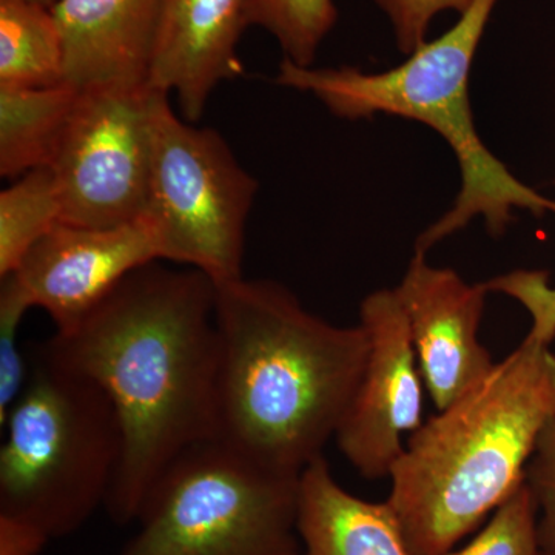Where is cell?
I'll return each instance as SVG.
<instances>
[{"label": "cell", "mask_w": 555, "mask_h": 555, "mask_svg": "<svg viewBox=\"0 0 555 555\" xmlns=\"http://www.w3.org/2000/svg\"><path fill=\"white\" fill-rule=\"evenodd\" d=\"M215 301L217 286L203 272L152 262L39 345L100 386L118 415L122 454L105 503L115 524H133L164 469L217 437Z\"/></svg>", "instance_id": "6da1fadb"}, {"label": "cell", "mask_w": 555, "mask_h": 555, "mask_svg": "<svg viewBox=\"0 0 555 555\" xmlns=\"http://www.w3.org/2000/svg\"><path fill=\"white\" fill-rule=\"evenodd\" d=\"M217 437L248 459L301 476L323 456L366 366V332L309 312L283 284H215Z\"/></svg>", "instance_id": "7a4b0ae2"}, {"label": "cell", "mask_w": 555, "mask_h": 555, "mask_svg": "<svg viewBox=\"0 0 555 555\" xmlns=\"http://www.w3.org/2000/svg\"><path fill=\"white\" fill-rule=\"evenodd\" d=\"M526 337L488 375L408 438L387 505L411 555H444L524 483L555 412V353Z\"/></svg>", "instance_id": "3957f363"}, {"label": "cell", "mask_w": 555, "mask_h": 555, "mask_svg": "<svg viewBox=\"0 0 555 555\" xmlns=\"http://www.w3.org/2000/svg\"><path fill=\"white\" fill-rule=\"evenodd\" d=\"M499 0H474L454 27L423 43L397 67L364 73L356 67H299L284 57L276 83L308 91L338 118H372L378 113L425 124L437 131L459 160L462 188L447 214L415 241L426 255L441 241L483 217L489 235H505L514 210L555 215V199L514 177L476 129L469 100L474 57Z\"/></svg>", "instance_id": "277c9868"}, {"label": "cell", "mask_w": 555, "mask_h": 555, "mask_svg": "<svg viewBox=\"0 0 555 555\" xmlns=\"http://www.w3.org/2000/svg\"><path fill=\"white\" fill-rule=\"evenodd\" d=\"M0 423V555H40L105 507L122 454L118 415L100 386L36 346Z\"/></svg>", "instance_id": "5b68a950"}, {"label": "cell", "mask_w": 555, "mask_h": 555, "mask_svg": "<svg viewBox=\"0 0 555 555\" xmlns=\"http://www.w3.org/2000/svg\"><path fill=\"white\" fill-rule=\"evenodd\" d=\"M299 481L219 438L199 441L150 488L115 555H302Z\"/></svg>", "instance_id": "8992f818"}, {"label": "cell", "mask_w": 555, "mask_h": 555, "mask_svg": "<svg viewBox=\"0 0 555 555\" xmlns=\"http://www.w3.org/2000/svg\"><path fill=\"white\" fill-rule=\"evenodd\" d=\"M258 181L219 131L179 116L170 96L152 102V169L145 218L166 261L215 284L243 278L244 238Z\"/></svg>", "instance_id": "52a82bcc"}, {"label": "cell", "mask_w": 555, "mask_h": 555, "mask_svg": "<svg viewBox=\"0 0 555 555\" xmlns=\"http://www.w3.org/2000/svg\"><path fill=\"white\" fill-rule=\"evenodd\" d=\"M144 86L79 91L50 169L61 222L107 229L145 218L152 169V102Z\"/></svg>", "instance_id": "ba28073f"}, {"label": "cell", "mask_w": 555, "mask_h": 555, "mask_svg": "<svg viewBox=\"0 0 555 555\" xmlns=\"http://www.w3.org/2000/svg\"><path fill=\"white\" fill-rule=\"evenodd\" d=\"M360 326L369 343L366 366L335 440L350 465L375 480L389 477L406 447L403 437L423 425L425 382L393 288L363 299Z\"/></svg>", "instance_id": "9c48e42d"}, {"label": "cell", "mask_w": 555, "mask_h": 555, "mask_svg": "<svg viewBox=\"0 0 555 555\" xmlns=\"http://www.w3.org/2000/svg\"><path fill=\"white\" fill-rule=\"evenodd\" d=\"M159 259L158 233L147 218L107 229L60 222L10 275L20 281L31 308L46 310L56 331H65L130 273Z\"/></svg>", "instance_id": "30bf717a"}, {"label": "cell", "mask_w": 555, "mask_h": 555, "mask_svg": "<svg viewBox=\"0 0 555 555\" xmlns=\"http://www.w3.org/2000/svg\"><path fill=\"white\" fill-rule=\"evenodd\" d=\"M423 382L438 411L480 385L495 367L478 339L485 284H469L455 270L434 268L416 254L396 288Z\"/></svg>", "instance_id": "8fae6325"}, {"label": "cell", "mask_w": 555, "mask_h": 555, "mask_svg": "<svg viewBox=\"0 0 555 555\" xmlns=\"http://www.w3.org/2000/svg\"><path fill=\"white\" fill-rule=\"evenodd\" d=\"M246 28V0H160L149 86L173 94L182 118L198 122L217 87L244 75Z\"/></svg>", "instance_id": "7c38bea8"}, {"label": "cell", "mask_w": 555, "mask_h": 555, "mask_svg": "<svg viewBox=\"0 0 555 555\" xmlns=\"http://www.w3.org/2000/svg\"><path fill=\"white\" fill-rule=\"evenodd\" d=\"M160 0H60L65 83L76 90L149 83Z\"/></svg>", "instance_id": "4fadbf2b"}, {"label": "cell", "mask_w": 555, "mask_h": 555, "mask_svg": "<svg viewBox=\"0 0 555 555\" xmlns=\"http://www.w3.org/2000/svg\"><path fill=\"white\" fill-rule=\"evenodd\" d=\"M298 532L302 555H411L390 506L347 492L324 455L302 470Z\"/></svg>", "instance_id": "5bb4252c"}, {"label": "cell", "mask_w": 555, "mask_h": 555, "mask_svg": "<svg viewBox=\"0 0 555 555\" xmlns=\"http://www.w3.org/2000/svg\"><path fill=\"white\" fill-rule=\"evenodd\" d=\"M78 96L68 83L0 86V177L17 179L53 164Z\"/></svg>", "instance_id": "9a60e30c"}, {"label": "cell", "mask_w": 555, "mask_h": 555, "mask_svg": "<svg viewBox=\"0 0 555 555\" xmlns=\"http://www.w3.org/2000/svg\"><path fill=\"white\" fill-rule=\"evenodd\" d=\"M65 83L64 42L49 7L0 0V86L42 89Z\"/></svg>", "instance_id": "2e32d148"}, {"label": "cell", "mask_w": 555, "mask_h": 555, "mask_svg": "<svg viewBox=\"0 0 555 555\" xmlns=\"http://www.w3.org/2000/svg\"><path fill=\"white\" fill-rule=\"evenodd\" d=\"M61 222V198L50 167L28 171L0 193V278L20 268L42 236Z\"/></svg>", "instance_id": "e0dca14e"}, {"label": "cell", "mask_w": 555, "mask_h": 555, "mask_svg": "<svg viewBox=\"0 0 555 555\" xmlns=\"http://www.w3.org/2000/svg\"><path fill=\"white\" fill-rule=\"evenodd\" d=\"M338 21L334 0H246V25L270 33L286 60L313 67L318 50Z\"/></svg>", "instance_id": "ac0fdd59"}, {"label": "cell", "mask_w": 555, "mask_h": 555, "mask_svg": "<svg viewBox=\"0 0 555 555\" xmlns=\"http://www.w3.org/2000/svg\"><path fill=\"white\" fill-rule=\"evenodd\" d=\"M537 521L539 509L525 478L473 542L444 555H540Z\"/></svg>", "instance_id": "d6986e66"}, {"label": "cell", "mask_w": 555, "mask_h": 555, "mask_svg": "<svg viewBox=\"0 0 555 555\" xmlns=\"http://www.w3.org/2000/svg\"><path fill=\"white\" fill-rule=\"evenodd\" d=\"M0 422L16 403L28 377V358L21 349V326L33 309L16 276L0 278Z\"/></svg>", "instance_id": "ffe728a7"}, {"label": "cell", "mask_w": 555, "mask_h": 555, "mask_svg": "<svg viewBox=\"0 0 555 555\" xmlns=\"http://www.w3.org/2000/svg\"><path fill=\"white\" fill-rule=\"evenodd\" d=\"M488 292L516 299L532 320L529 337L551 345L555 338V286L545 270H514L486 281Z\"/></svg>", "instance_id": "44dd1931"}, {"label": "cell", "mask_w": 555, "mask_h": 555, "mask_svg": "<svg viewBox=\"0 0 555 555\" xmlns=\"http://www.w3.org/2000/svg\"><path fill=\"white\" fill-rule=\"evenodd\" d=\"M525 478L539 509L540 553L555 555V412L540 433Z\"/></svg>", "instance_id": "7402d4cb"}, {"label": "cell", "mask_w": 555, "mask_h": 555, "mask_svg": "<svg viewBox=\"0 0 555 555\" xmlns=\"http://www.w3.org/2000/svg\"><path fill=\"white\" fill-rule=\"evenodd\" d=\"M474 0H375L392 24L398 50L409 54L427 42L426 35L437 14L465 13Z\"/></svg>", "instance_id": "603a6c76"}, {"label": "cell", "mask_w": 555, "mask_h": 555, "mask_svg": "<svg viewBox=\"0 0 555 555\" xmlns=\"http://www.w3.org/2000/svg\"><path fill=\"white\" fill-rule=\"evenodd\" d=\"M28 2L39 3V5L49 7V9H51V7L56 5L60 0H28Z\"/></svg>", "instance_id": "cb8c5ba5"}, {"label": "cell", "mask_w": 555, "mask_h": 555, "mask_svg": "<svg viewBox=\"0 0 555 555\" xmlns=\"http://www.w3.org/2000/svg\"><path fill=\"white\" fill-rule=\"evenodd\" d=\"M540 555H542V553H540Z\"/></svg>", "instance_id": "d4e9b609"}, {"label": "cell", "mask_w": 555, "mask_h": 555, "mask_svg": "<svg viewBox=\"0 0 555 555\" xmlns=\"http://www.w3.org/2000/svg\"><path fill=\"white\" fill-rule=\"evenodd\" d=\"M554 185H555V181H554Z\"/></svg>", "instance_id": "484cf974"}]
</instances>
